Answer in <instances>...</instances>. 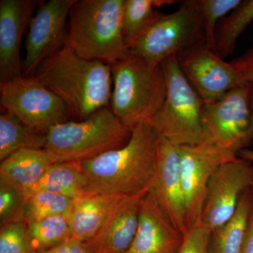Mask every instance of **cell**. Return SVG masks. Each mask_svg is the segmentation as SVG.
I'll return each mask as SVG.
<instances>
[{"mask_svg": "<svg viewBox=\"0 0 253 253\" xmlns=\"http://www.w3.org/2000/svg\"><path fill=\"white\" fill-rule=\"evenodd\" d=\"M32 76L59 96L77 121L110 107L113 90L110 64L82 58L66 44Z\"/></svg>", "mask_w": 253, "mask_h": 253, "instance_id": "1", "label": "cell"}, {"mask_svg": "<svg viewBox=\"0 0 253 253\" xmlns=\"http://www.w3.org/2000/svg\"><path fill=\"white\" fill-rule=\"evenodd\" d=\"M159 135L149 123L131 130L124 146L81 161L88 194L132 195L149 191L157 163Z\"/></svg>", "mask_w": 253, "mask_h": 253, "instance_id": "2", "label": "cell"}, {"mask_svg": "<svg viewBox=\"0 0 253 253\" xmlns=\"http://www.w3.org/2000/svg\"><path fill=\"white\" fill-rule=\"evenodd\" d=\"M125 0H77L68 20L65 44L82 58L111 64L129 53L123 36Z\"/></svg>", "mask_w": 253, "mask_h": 253, "instance_id": "3", "label": "cell"}, {"mask_svg": "<svg viewBox=\"0 0 253 253\" xmlns=\"http://www.w3.org/2000/svg\"><path fill=\"white\" fill-rule=\"evenodd\" d=\"M110 66L111 111L131 131L140 123L149 122L166 99L167 86L162 64L151 66L129 52Z\"/></svg>", "mask_w": 253, "mask_h": 253, "instance_id": "4", "label": "cell"}, {"mask_svg": "<svg viewBox=\"0 0 253 253\" xmlns=\"http://www.w3.org/2000/svg\"><path fill=\"white\" fill-rule=\"evenodd\" d=\"M131 131L111 108L99 110L83 121L51 126L46 134L45 149L58 161H83L122 147Z\"/></svg>", "mask_w": 253, "mask_h": 253, "instance_id": "5", "label": "cell"}, {"mask_svg": "<svg viewBox=\"0 0 253 253\" xmlns=\"http://www.w3.org/2000/svg\"><path fill=\"white\" fill-rule=\"evenodd\" d=\"M166 79V99L149 123L158 135L177 146L206 139L205 103L181 72L176 56L162 63Z\"/></svg>", "mask_w": 253, "mask_h": 253, "instance_id": "6", "label": "cell"}, {"mask_svg": "<svg viewBox=\"0 0 253 253\" xmlns=\"http://www.w3.org/2000/svg\"><path fill=\"white\" fill-rule=\"evenodd\" d=\"M201 44L206 43L197 2L187 0L172 14H161L129 52L158 66Z\"/></svg>", "mask_w": 253, "mask_h": 253, "instance_id": "7", "label": "cell"}, {"mask_svg": "<svg viewBox=\"0 0 253 253\" xmlns=\"http://www.w3.org/2000/svg\"><path fill=\"white\" fill-rule=\"evenodd\" d=\"M0 104L25 126L43 134L71 117L59 96L33 76L22 74L0 83Z\"/></svg>", "mask_w": 253, "mask_h": 253, "instance_id": "8", "label": "cell"}, {"mask_svg": "<svg viewBox=\"0 0 253 253\" xmlns=\"http://www.w3.org/2000/svg\"><path fill=\"white\" fill-rule=\"evenodd\" d=\"M181 184L185 199L189 230L201 223L211 178L221 165L237 158L209 139L179 146Z\"/></svg>", "mask_w": 253, "mask_h": 253, "instance_id": "9", "label": "cell"}, {"mask_svg": "<svg viewBox=\"0 0 253 253\" xmlns=\"http://www.w3.org/2000/svg\"><path fill=\"white\" fill-rule=\"evenodd\" d=\"M206 139L237 155L253 141V111L247 84L205 104Z\"/></svg>", "mask_w": 253, "mask_h": 253, "instance_id": "10", "label": "cell"}, {"mask_svg": "<svg viewBox=\"0 0 253 253\" xmlns=\"http://www.w3.org/2000/svg\"><path fill=\"white\" fill-rule=\"evenodd\" d=\"M176 56L181 72L205 104H212L234 88L246 84L234 64L221 59L206 44Z\"/></svg>", "mask_w": 253, "mask_h": 253, "instance_id": "11", "label": "cell"}, {"mask_svg": "<svg viewBox=\"0 0 253 253\" xmlns=\"http://www.w3.org/2000/svg\"><path fill=\"white\" fill-rule=\"evenodd\" d=\"M76 0L40 1L38 11L28 26L22 63L23 76H28L65 45L68 18Z\"/></svg>", "mask_w": 253, "mask_h": 253, "instance_id": "12", "label": "cell"}, {"mask_svg": "<svg viewBox=\"0 0 253 253\" xmlns=\"http://www.w3.org/2000/svg\"><path fill=\"white\" fill-rule=\"evenodd\" d=\"M253 186V166L237 158L221 165L208 185L201 223L214 231L236 212L241 197Z\"/></svg>", "mask_w": 253, "mask_h": 253, "instance_id": "13", "label": "cell"}, {"mask_svg": "<svg viewBox=\"0 0 253 253\" xmlns=\"http://www.w3.org/2000/svg\"><path fill=\"white\" fill-rule=\"evenodd\" d=\"M149 192L183 235L189 231L179 168V146L159 136L157 163Z\"/></svg>", "mask_w": 253, "mask_h": 253, "instance_id": "14", "label": "cell"}, {"mask_svg": "<svg viewBox=\"0 0 253 253\" xmlns=\"http://www.w3.org/2000/svg\"><path fill=\"white\" fill-rule=\"evenodd\" d=\"M149 191L118 195L99 232L85 242L92 253H126L139 226L141 200Z\"/></svg>", "mask_w": 253, "mask_h": 253, "instance_id": "15", "label": "cell"}, {"mask_svg": "<svg viewBox=\"0 0 253 253\" xmlns=\"http://www.w3.org/2000/svg\"><path fill=\"white\" fill-rule=\"evenodd\" d=\"M39 3L36 0L0 1V83L22 74L21 41Z\"/></svg>", "mask_w": 253, "mask_h": 253, "instance_id": "16", "label": "cell"}, {"mask_svg": "<svg viewBox=\"0 0 253 253\" xmlns=\"http://www.w3.org/2000/svg\"><path fill=\"white\" fill-rule=\"evenodd\" d=\"M184 235L148 192L141 201L139 226L126 253H178Z\"/></svg>", "mask_w": 253, "mask_h": 253, "instance_id": "17", "label": "cell"}, {"mask_svg": "<svg viewBox=\"0 0 253 253\" xmlns=\"http://www.w3.org/2000/svg\"><path fill=\"white\" fill-rule=\"evenodd\" d=\"M58 160L45 149H25L11 154L0 165V179L28 196L44 173Z\"/></svg>", "mask_w": 253, "mask_h": 253, "instance_id": "18", "label": "cell"}, {"mask_svg": "<svg viewBox=\"0 0 253 253\" xmlns=\"http://www.w3.org/2000/svg\"><path fill=\"white\" fill-rule=\"evenodd\" d=\"M118 195L89 194L73 200L67 214L72 238L87 242L99 232Z\"/></svg>", "mask_w": 253, "mask_h": 253, "instance_id": "19", "label": "cell"}, {"mask_svg": "<svg viewBox=\"0 0 253 253\" xmlns=\"http://www.w3.org/2000/svg\"><path fill=\"white\" fill-rule=\"evenodd\" d=\"M253 210V190L244 193L232 217L212 231L211 253H241Z\"/></svg>", "mask_w": 253, "mask_h": 253, "instance_id": "20", "label": "cell"}, {"mask_svg": "<svg viewBox=\"0 0 253 253\" xmlns=\"http://www.w3.org/2000/svg\"><path fill=\"white\" fill-rule=\"evenodd\" d=\"M36 191L61 195L73 200L89 194L87 193V183L82 169L81 161H59L54 163L32 192Z\"/></svg>", "mask_w": 253, "mask_h": 253, "instance_id": "21", "label": "cell"}, {"mask_svg": "<svg viewBox=\"0 0 253 253\" xmlns=\"http://www.w3.org/2000/svg\"><path fill=\"white\" fill-rule=\"evenodd\" d=\"M173 1L125 0L122 26L123 36L128 51L132 49L146 32L161 16L156 9Z\"/></svg>", "mask_w": 253, "mask_h": 253, "instance_id": "22", "label": "cell"}, {"mask_svg": "<svg viewBox=\"0 0 253 253\" xmlns=\"http://www.w3.org/2000/svg\"><path fill=\"white\" fill-rule=\"evenodd\" d=\"M46 134L23 124L16 116L4 111L0 115V161L25 149H45Z\"/></svg>", "mask_w": 253, "mask_h": 253, "instance_id": "23", "label": "cell"}, {"mask_svg": "<svg viewBox=\"0 0 253 253\" xmlns=\"http://www.w3.org/2000/svg\"><path fill=\"white\" fill-rule=\"evenodd\" d=\"M253 21V0L242 1L218 24L215 36L216 54L223 59L230 56L239 37Z\"/></svg>", "mask_w": 253, "mask_h": 253, "instance_id": "24", "label": "cell"}, {"mask_svg": "<svg viewBox=\"0 0 253 253\" xmlns=\"http://www.w3.org/2000/svg\"><path fill=\"white\" fill-rule=\"evenodd\" d=\"M26 224L36 253L51 249L72 237L67 216H53Z\"/></svg>", "mask_w": 253, "mask_h": 253, "instance_id": "25", "label": "cell"}, {"mask_svg": "<svg viewBox=\"0 0 253 253\" xmlns=\"http://www.w3.org/2000/svg\"><path fill=\"white\" fill-rule=\"evenodd\" d=\"M73 201L61 195L33 191L25 198L24 221L27 224L53 216H67Z\"/></svg>", "mask_w": 253, "mask_h": 253, "instance_id": "26", "label": "cell"}, {"mask_svg": "<svg viewBox=\"0 0 253 253\" xmlns=\"http://www.w3.org/2000/svg\"><path fill=\"white\" fill-rule=\"evenodd\" d=\"M204 29L205 43L215 52L216 31L219 21L236 9L241 0H196Z\"/></svg>", "mask_w": 253, "mask_h": 253, "instance_id": "27", "label": "cell"}, {"mask_svg": "<svg viewBox=\"0 0 253 253\" xmlns=\"http://www.w3.org/2000/svg\"><path fill=\"white\" fill-rule=\"evenodd\" d=\"M0 253H36L25 221L1 226Z\"/></svg>", "mask_w": 253, "mask_h": 253, "instance_id": "28", "label": "cell"}, {"mask_svg": "<svg viewBox=\"0 0 253 253\" xmlns=\"http://www.w3.org/2000/svg\"><path fill=\"white\" fill-rule=\"evenodd\" d=\"M25 199L18 190L0 179V221L1 226L24 221Z\"/></svg>", "mask_w": 253, "mask_h": 253, "instance_id": "29", "label": "cell"}, {"mask_svg": "<svg viewBox=\"0 0 253 253\" xmlns=\"http://www.w3.org/2000/svg\"><path fill=\"white\" fill-rule=\"evenodd\" d=\"M212 233L202 223L191 228L184 234L178 253H211Z\"/></svg>", "mask_w": 253, "mask_h": 253, "instance_id": "30", "label": "cell"}, {"mask_svg": "<svg viewBox=\"0 0 253 253\" xmlns=\"http://www.w3.org/2000/svg\"><path fill=\"white\" fill-rule=\"evenodd\" d=\"M36 253H92L85 242L69 238L61 244L45 251Z\"/></svg>", "mask_w": 253, "mask_h": 253, "instance_id": "31", "label": "cell"}, {"mask_svg": "<svg viewBox=\"0 0 253 253\" xmlns=\"http://www.w3.org/2000/svg\"><path fill=\"white\" fill-rule=\"evenodd\" d=\"M231 63L239 71L245 84L253 83V49Z\"/></svg>", "mask_w": 253, "mask_h": 253, "instance_id": "32", "label": "cell"}, {"mask_svg": "<svg viewBox=\"0 0 253 253\" xmlns=\"http://www.w3.org/2000/svg\"><path fill=\"white\" fill-rule=\"evenodd\" d=\"M241 253H253V210L250 219L247 236Z\"/></svg>", "mask_w": 253, "mask_h": 253, "instance_id": "33", "label": "cell"}, {"mask_svg": "<svg viewBox=\"0 0 253 253\" xmlns=\"http://www.w3.org/2000/svg\"><path fill=\"white\" fill-rule=\"evenodd\" d=\"M240 157L253 164V150L244 149L239 154Z\"/></svg>", "mask_w": 253, "mask_h": 253, "instance_id": "34", "label": "cell"}, {"mask_svg": "<svg viewBox=\"0 0 253 253\" xmlns=\"http://www.w3.org/2000/svg\"><path fill=\"white\" fill-rule=\"evenodd\" d=\"M248 89H249V100L250 106L253 111V83H248Z\"/></svg>", "mask_w": 253, "mask_h": 253, "instance_id": "35", "label": "cell"}, {"mask_svg": "<svg viewBox=\"0 0 253 253\" xmlns=\"http://www.w3.org/2000/svg\"></svg>", "mask_w": 253, "mask_h": 253, "instance_id": "36", "label": "cell"}]
</instances>
